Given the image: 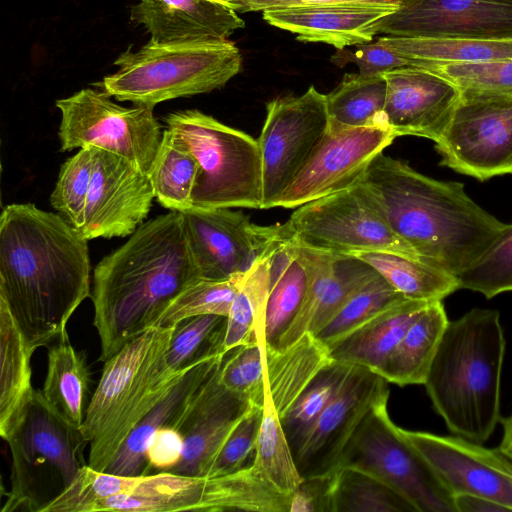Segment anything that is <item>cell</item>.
<instances>
[{
	"label": "cell",
	"mask_w": 512,
	"mask_h": 512,
	"mask_svg": "<svg viewBox=\"0 0 512 512\" xmlns=\"http://www.w3.org/2000/svg\"><path fill=\"white\" fill-rule=\"evenodd\" d=\"M454 505L456 512H499L509 511L506 507L494 502L488 498L472 495L457 494L454 495Z\"/></svg>",
	"instance_id": "db71d44e"
},
{
	"label": "cell",
	"mask_w": 512,
	"mask_h": 512,
	"mask_svg": "<svg viewBox=\"0 0 512 512\" xmlns=\"http://www.w3.org/2000/svg\"><path fill=\"white\" fill-rule=\"evenodd\" d=\"M403 297L376 273L345 303L334 318L315 336L330 349L380 311Z\"/></svg>",
	"instance_id": "b9f144b4"
},
{
	"label": "cell",
	"mask_w": 512,
	"mask_h": 512,
	"mask_svg": "<svg viewBox=\"0 0 512 512\" xmlns=\"http://www.w3.org/2000/svg\"><path fill=\"white\" fill-rule=\"evenodd\" d=\"M273 244L243 277L227 316L222 346L224 354L238 346L263 340L265 310L270 288V250Z\"/></svg>",
	"instance_id": "e575fe53"
},
{
	"label": "cell",
	"mask_w": 512,
	"mask_h": 512,
	"mask_svg": "<svg viewBox=\"0 0 512 512\" xmlns=\"http://www.w3.org/2000/svg\"><path fill=\"white\" fill-rule=\"evenodd\" d=\"M283 238L331 253L392 252L421 260L391 228L368 185H355L299 206L279 224ZM422 261V260H421Z\"/></svg>",
	"instance_id": "30bf717a"
},
{
	"label": "cell",
	"mask_w": 512,
	"mask_h": 512,
	"mask_svg": "<svg viewBox=\"0 0 512 512\" xmlns=\"http://www.w3.org/2000/svg\"><path fill=\"white\" fill-rule=\"evenodd\" d=\"M396 138L390 128L383 126L329 127L284 191L278 207L296 208L355 185Z\"/></svg>",
	"instance_id": "2e32d148"
},
{
	"label": "cell",
	"mask_w": 512,
	"mask_h": 512,
	"mask_svg": "<svg viewBox=\"0 0 512 512\" xmlns=\"http://www.w3.org/2000/svg\"><path fill=\"white\" fill-rule=\"evenodd\" d=\"M88 147L92 175L79 231L87 240L129 236L146 219L155 198L150 177L125 157Z\"/></svg>",
	"instance_id": "e0dca14e"
},
{
	"label": "cell",
	"mask_w": 512,
	"mask_h": 512,
	"mask_svg": "<svg viewBox=\"0 0 512 512\" xmlns=\"http://www.w3.org/2000/svg\"><path fill=\"white\" fill-rule=\"evenodd\" d=\"M460 288L472 290L487 299L512 291V223L466 271L458 276Z\"/></svg>",
	"instance_id": "ee69618b"
},
{
	"label": "cell",
	"mask_w": 512,
	"mask_h": 512,
	"mask_svg": "<svg viewBox=\"0 0 512 512\" xmlns=\"http://www.w3.org/2000/svg\"><path fill=\"white\" fill-rule=\"evenodd\" d=\"M461 91H475L512 97V59L476 63L427 64Z\"/></svg>",
	"instance_id": "7dc6e473"
},
{
	"label": "cell",
	"mask_w": 512,
	"mask_h": 512,
	"mask_svg": "<svg viewBox=\"0 0 512 512\" xmlns=\"http://www.w3.org/2000/svg\"><path fill=\"white\" fill-rule=\"evenodd\" d=\"M435 150L441 166L479 181L512 174V97L462 91Z\"/></svg>",
	"instance_id": "4fadbf2b"
},
{
	"label": "cell",
	"mask_w": 512,
	"mask_h": 512,
	"mask_svg": "<svg viewBox=\"0 0 512 512\" xmlns=\"http://www.w3.org/2000/svg\"><path fill=\"white\" fill-rule=\"evenodd\" d=\"M502 437L498 446L499 450L512 461V411L501 420Z\"/></svg>",
	"instance_id": "11a10c76"
},
{
	"label": "cell",
	"mask_w": 512,
	"mask_h": 512,
	"mask_svg": "<svg viewBox=\"0 0 512 512\" xmlns=\"http://www.w3.org/2000/svg\"><path fill=\"white\" fill-rule=\"evenodd\" d=\"M334 471L303 478L291 494L290 512H333Z\"/></svg>",
	"instance_id": "f907efd6"
},
{
	"label": "cell",
	"mask_w": 512,
	"mask_h": 512,
	"mask_svg": "<svg viewBox=\"0 0 512 512\" xmlns=\"http://www.w3.org/2000/svg\"><path fill=\"white\" fill-rule=\"evenodd\" d=\"M264 342L241 345L224 355L219 369L221 383L250 402L264 405Z\"/></svg>",
	"instance_id": "bcb514c9"
},
{
	"label": "cell",
	"mask_w": 512,
	"mask_h": 512,
	"mask_svg": "<svg viewBox=\"0 0 512 512\" xmlns=\"http://www.w3.org/2000/svg\"><path fill=\"white\" fill-rule=\"evenodd\" d=\"M223 358L224 354H217L183 371L164 397L127 437L105 472L122 476L150 474L147 449L153 435L163 427H176L198 389L222 363Z\"/></svg>",
	"instance_id": "484cf974"
},
{
	"label": "cell",
	"mask_w": 512,
	"mask_h": 512,
	"mask_svg": "<svg viewBox=\"0 0 512 512\" xmlns=\"http://www.w3.org/2000/svg\"><path fill=\"white\" fill-rule=\"evenodd\" d=\"M165 122L166 129L198 162L192 207L261 209L257 139L196 109L171 113Z\"/></svg>",
	"instance_id": "9c48e42d"
},
{
	"label": "cell",
	"mask_w": 512,
	"mask_h": 512,
	"mask_svg": "<svg viewBox=\"0 0 512 512\" xmlns=\"http://www.w3.org/2000/svg\"><path fill=\"white\" fill-rule=\"evenodd\" d=\"M430 302L402 298L391 304L332 346L331 358L381 375L393 350Z\"/></svg>",
	"instance_id": "83f0119b"
},
{
	"label": "cell",
	"mask_w": 512,
	"mask_h": 512,
	"mask_svg": "<svg viewBox=\"0 0 512 512\" xmlns=\"http://www.w3.org/2000/svg\"><path fill=\"white\" fill-rule=\"evenodd\" d=\"M104 90L83 88L56 101L61 151L94 146L125 157L149 175L161 141L153 107H123Z\"/></svg>",
	"instance_id": "7c38bea8"
},
{
	"label": "cell",
	"mask_w": 512,
	"mask_h": 512,
	"mask_svg": "<svg viewBox=\"0 0 512 512\" xmlns=\"http://www.w3.org/2000/svg\"><path fill=\"white\" fill-rule=\"evenodd\" d=\"M374 33L444 39H512V0H398Z\"/></svg>",
	"instance_id": "ac0fdd59"
},
{
	"label": "cell",
	"mask_w": 512,
	"mask_h": 512,
	"mask_svg": "<svg viewBox=\"0 0 512 512\" xmlns=\"http://www.w3.org/2000/svg\"><path fill=\"white\" fill-rule=\"evenodd\" d=\"M87 239L60 214L11 204L0 217V301L30 353L65 334L91 296Z\"/></svg>",
	"instance_id": "6da1fadb"
},
{
	"label": "cell",
	"mask_w": 512,
	"mask_h": 512,
	"mask_svg": "<svg viewBox=\"0 0 512 512\" xmlns=\"http://www.w3.org/2000/svg\"><path fill=\"white\" fill-rule=\"evenodd\" d=\"M362 180L378 199L393 231L420 259L457 277L506 226L472 200L463 183L428 177L383 153Z\"/></svg>",
	"instance_id": "3957f363"
},
{
	"label": "cell",
	"mask_w": 512,
	"mask_h": 512,
	"mask_svg": "<svg viewBox=\"0 0 512 512\" xmlns=\"http://www.w3.org/2000/svg\"><path fill=\"white\" fill-rule=\"evenodd\" d=\"M219 1H222L224 3L229 4L230 6H232L236 10L240 0H219Z\"/></svg>",
	"instance_id": "9f6ffc18"
},
{
	"label": "cell",
	"mask_w": 512,
	"mask_h": 512,
	"mask_svg": "<svg viewBox=\"0 0 512 512\" xmlns=\"http://www.w3.org/2000/svg\"><path fill=\"white\" fill-rule=\"evenodd\" d=\"M333 471V512H416L393 487L365 470L337 466Z\"/></svg>",
	"instance_id": "74e56055"
},
{
	"label": "cell",
	"mask_w": 512,
	"mask_h": 512,
	"mask_svg": "<svg viewBox=\"0 0 512 512\" xmlns=\"http://www.w3.org/2000/svg\"><path fill=\"white\" fill-rule=\"evenodd\" d=\"M47 359L43 398L57 415L80 429L91 399L86 355L77 351L65 334L49 348Z\"/></svg>",
	"instance_id": "f546056e"
},
{
	"label": "cell",
	"mask_w": 512,
	"mask_h": 512,
	"mask_svg": "<svg viewBox=\"0 0 512 512\" xmlns=\"http://www.w3.org/2000/svg\"><path fill=\"white\" fill-rule=\"evenodd\" d=\"M398 3L315 4L266 9L263 19L296 35L298 41L325 43L337 50L370 43L374 27Z\"/></svg>",
	"instance_id": "cb8c5ba5"
},
{
	"label": "cell",
	"mask_w": 512,
	"mask_h": 512,
	"mask_svg": "<svg viewBox=\"0 0 512 512\" xmlns=\"http://www.w3.org/2000/svg\"><path fill=\"white\" fill-rule=\"evenodd\" d=\"M448 323L442 300L430 302L389 356L381 376L399 386L424 385Z\"/></svg>",
	"instance_id": "4dcf8cb0"
},
{
	"label": "cell",
	"mask_w": 512,
	"mask_h": 512,
	"mask_svg": "<svg viewBox=\"0 0 512 512\" xmlns=\"http://www.w3.org/2000/svg\"><path fill=\"white\" fill-rule=\"evenodd\" d=\"M244 275H235L225 280L197 281L171 302L155 327L174 326L183 319L198 315L227 317Z\"/></svg>",
	"instance_id": "7bdbcfd3"
},
{
	"label": "cell",
	"mask_w": 512,
	"mask_h": 512,
	"mask_svg": "<svg viewBox=\"0 0 512 512\" xmlns=\"http://www.w3.org/2000/svg\"><path fill=\"white\" fill-rule=\"evenodd\" d=\"M355 46V51L346 48L337 50L331 57V62L339 67L354 63L359 68V74L363 76H375L397 68L413 66L410 59L393 51L379 40Z\"/></svg>",
	"instance_id": "681fc988"
},
{
	"label": "cell",
	"mask_w": 512,
	"mask_h": 512,
	"mask_svg": "<svg viewBox=\"0 0 512 512\" xmlns=\"http://www.w3.org/2000/svg\"><path fill=\"white\" fill-rule=\"evenodd\" d=\"M372 267L403 297L443 300L460 288L457 276L424 261L392 252H361L353 255Z\"/></svg>",
	"instance_id": "d6a6232c"
},
{
	"label": "cell",
	"mask_w": 512,
	"mask_h": 512,
	"mask_svg": "<svg viewBox=\"0 0 512 512\" xmlns=\"http://www.w3.org/2000/svg\"><path fill=\"white\" fill-rule=\"evenodd\" d=\"M252 464L285 494L291 495L303 480L281 419L267 396Z\"/></svg>",
	"instance_id": "f35d334b"
},
{
	"label": "cell",
	"mask_w": 512,
	"mask_h": 512,
	"mask_svg": "<svg viewBox=\"0 0 512 512\" xmlns=\"http://www.w3.org/2000/svg\"><path fill=\"white\" fill-rule=\"evenodd\" d=\"M329 128L326 95L310 86L300 96L278 97L266 104L257 139L262 166L261 209L278 203Z\"/></svg>",
	"instance_id": "5bb4252c"
},
{
	"label": "cell",
	"mask_w": 512,
	"mask_h": 512,
	"mask_svg": "<svg viewBox=\"0 0 512 512\" xmlns=\"http://www.w3.org/2000/svg\"><path fill=\"white\" fill-rule=\"evenodd\" d=\"M386 90L383 74H345L337 87L326 95L329 127H387L383 117Z\"/></svg>",
	"instance_id": "d590c367"
},
{
	"label": "cell",
	"mask_w": 512,
	"mask_h": 512,
	"mask_svg": "<svg viewBox=\"0 0 512 512\" xmlns=\"http://www.w3.org/2000/svg\"><path fill=\"white\" fill-rule=\"evenodd\" d=\"M305 247L310 261L306 295L298 314L275 349L291 345L306 333L316 335L348 299L377 273L354 256Z\"/></svg>",
	"instance_id": "603a6c76"
},
{
	"label": "cell",
	"mask_w": 512,
	"mask_h": 512,
	"mask_svg": "<svg viewBox=\"0 0 512 512\" xmlns=\"http://www.w3.org/2000/svg\"><path fill=\"white\" fill-rule=\"evenodd\" d=\"M398 0H240L237 12H256L266 9L315 5V4H352V3H398Z\"/></svg>",
	"instance_id": "f5cc1de1"
},
{
	"label": "cell",
	"mask_w": 512,
	"mask_h": 512,
	"mask_svg": "<svg viewBox=\"0 0 512 512\" xmlns=\"http://www.w3.org/2000/svg\"><path fill=\"white\" fill-rule=\"evenodd\" d=\"M337 466L356 467L379 477L416 512H456L452 492L390 419L387 402L378 404L367 414L344 448Z\"/></svg>",
	"instance_id": "8fae6325"
},
{
	"label": "cell",
	"mask_w": 512,
	"mask_h": 512,
	"mask_svg": "<svg viewBox=\"0 0 512 512\" xmlns=\"http://www.w3.org/2000/svg\"><path fill=\"white\" fill-rule=\"evenodd\" d=\"M4 440L12 464L2 512H44L87 465L81 430L57 415L33 390Z\"/></svg>",
	"instance_id": "ba28073f"
},
{
	"label": "cell",
	"mask_w": 512,
	"mask_h": 512,
	"mask_svg": "<svg viewBox=\"0 0 512 512\" xmlns=\"http://www.w3.org/2000/svg\"><path fill=\"white\" fill-rule=\"evenodd\" d=\"M130 19L153 43L224 40L245 27L237 11L219 0H138Z\"/></svg>",
	"instance_id": "d4e9b609"
},
{
	"label": "cell",
	"mask_w": 512,
	"mask_h": 512,
	"mask_svg": "<svg viewBox=\"0 0 512 512\" xmlns=\"http://www.w3.org/2000/svg\"><path fill=\"white\" fill-rule=\"evenodd\" d=\"M183 439L174 426H167L157 431L148 446L147 460L150 473L169 471L181 460Z\"/></svg>",
	"instance_id": "816d5d0a"
},
{
	"label": "cell",
	"mask_w": 512,
	"mask_h": 512,
	"mask_svg": "<svg viewBox=\"0 0 512 512\" xmlns=\"http://www.w3.org/2000/svg\"><path fill=\"white\" fill-rule=\"evenodd\" d=\"M199 280L181 212L142 223L94 269L90 297L99 361L155 327L171 302Z\"/></svg>",
	"instance_id": "7a4b0ae2"
},
{
	"label": "cell",
	"mask_w": 512,
	"mask_h": 512,
	"mask_svg": "<svg viewBox=\"0 0 512 512\" xmlns=\"http://www.w3.org/2000/svg\"><path fill=\"white\" fill-rule=\"evenodd\" d=\"M188 244L204 280L246 273L280 237L278 224L259 226L231 208L180 211Z\"/></svg>",
	"instance_id": "9a60e30c"
},
{
	"label": "cell",
	"mask_w": 512,
	"mask_h": 512,
	"mask_svg": "<svg viewBox=\"0 0 512 512\" xmlns=\"http://www.w3.org/2000/svg\"><path fill=\"white\" fill-rule=\"evenodd\" d=\"M378 40L410 59L414 67L512 59V39H444L386 35Z\"/></svg>",
	"instance_id": "836d02e7"
},
{
	"label": "cell",
	"mask_w": 512,
	"mask_h": 512,
	"mask_svg": "<svg viewBox=\"0 0 512 512\" xmlns=\"http://www.w3.org/2000/svg\"><path fill=\"white\" fill-rule=\"evenodd\" d=\"M173 329L152 327L104 362L80 428L90 446V468L106 471L127 437L181 374L172 373L166 360Z\"/></svg>",
	"instance_id": "8992f818"
},
{
	"label": "cell",
	"mask_w": 512,
	"mask_h": 512,
	"mask_svg": "<svg viewBox=\"0 0 512 512\" xmlns=\"http://www.w3.org/2000/svg\"><path fill=\"white\" fill-rule=\"evenodd\" d=\"M351 366L332 359L310 382L281 419L294 456L319 416L335 396Z\"/></svg>",
	"instance_id": "ab89813d"
},
{
	"label": "cell",
	"mask_w": 512,
	"mask_h": 512,
	"mask_svg": "<svg viewBox=\"0 0 512 512\" xmlns=\"http://www.w3.org/2000/svg\"><path fill=\"white\" fill-rule=\"evenodd\" d=\"M505 347L497 310L449 320L424 386L453 435L483 444L501 423Z\"/></svg>",
	"instance_id": "5b68a950"
},
{
	"label": "cell",
	"mask_w": 512,
	"mask_h": 512,
	"mask_svg": "<svg viewBox=\"0 0 512 512\" xmlns=\"http://www.w3.org/2000/svg\"><path fill=\"white\" fill-rule=\"evenodd\" d=\"M309 279L307 248L280 234L270 250V288L262 340L265 345L276 348L303 304Z\"/></svg>",
	"instance_id": "4316f807"
},
{
	"label": "cell",
	"mask_w": 512,
	"mask_h": 512,
	"mask_svg": "<svg viewBox=\"0 0 512 512\" xmlns=\"http://www.w3.org/2000/svg\"><path fill=\"white\" fill-rule=\"evenodd\" d=\"M388 383L375 372L351 366L294 456L303 478L337 467L344 448L367 414L378 404L388 402Z\"/></svg>",
	"instance_id": "d6986e66"
},
{
	"label": "cell",
	"mask_w": 512,
	"mask_h": 512,
	"mask_svg": "<svg viewBox=\"0 0 512 512\" xmlns=\"http://www.w3.org/2000/svg\"><path fill=\"white\" fill-rule=\"evenodd\" d=\"M384 123L397 137L418 136L437 142L448 126L462 91L441 75L407 66L383 73Z\"/></svg>",
	"instance_id": "44dd1931"
},
{
	"label": "cell",
	"mask_w": 512,
	"mask_h": 512,
	"mask_svg": "<svg viewBox=\"0 0 512 512\" xmlns=\"http://www.w3.org/2000/svg\"><path fill=\"white\" fill-rule=\"evenodd\" d=\"M198 168L195 157L165 129L149 173L157 201L172 211L180 212L192 207Z\"/></svg>",
	"instance_id": "8d00e7d4"
},
{
	"label": "cell",
	"mask_w": 512,
	"mask_h": 512,
	"mask_svg": "<svg viewBox=\"0 0 512 512\" xmlns=\"http://www.w3.org/2000/svg\"><path fill=\"white\" fill-rule=\"evenodd\" d=\"M331 360L329 349L311 333L304 334L283 349L265 345V396L272 402L280 419Z\"/></svg>",
	"instance_id": "f1b7e54d"
},
{
	"label": "cell",
	"mask_w": 512,
	"mask_h": 512,
	"mask_svg": "<svg viewBox=\"0 0 512 512\" xmlns=\"http://www.w3.org/2000/svg\"><path fill=\"white\" fill-rule=\"evenodd\" d=\"M401 430L453 496L485 497L512 511V461L499 448L489 449L456 435Z\"/></svg>",
	"instance_id": "ffe728a7"
},
{
	"label": "cell",
	"mask_w": 512,
	"mask_h": 512,
	"mask_svg": "<svg viewBox=\"0 0 512 512\" xmlns=\"http://www.w3.org/2000/svg\"><path fill=\"white\" fill-rule=\"evenodd\" d=\"M264 405L250 403L218 452L207 477L231 474L250 466L263 418Z\"/></svg>",
	"instance_id": "c3c4849f"
},
{
	"label": "cell",
	"mask_w": 512,
	"mask_h": 512,
	"mask_svg": "<svg viewBox=\"0 0 512 512\" xmlns=\"http://www.w3.org/2000/svg\"><path fill=\"white\" fill-rule=\"evenodd\" d=\"M92 175L90 147L80 148L61 166L58 180L50 196L52 207L78 230L84 221V212Z\"/></svg>",
	"instance_id": "f6af8a7d"
},
{
	"label": "cell",
	"mask_w": 512,
	"mask_h": 512,
	"mask_svg": "<svg viewBox=\"0 0 512 512\" xmlns=\"http://www.w3.org/2000/svg\"><path fill=\"white\" fill-rule=\"evenodd\" d=\"M291 495L256 466L201 477L155 472L122 476L84 466L45 512H290Z\"/></svg>",
	"instance_id": "277c9868"
},
{
	"label": "cell",
	"mask_w": 512,
	"mask_h": 512,
	"mask_svg": "<svg viewBox=\"0 0 512 512\" xmlns=\"http://www.w3.org/2000/svg\"><path fill=\"white\" fill-rule=\"evenodd\" d=\"M226 322L225 316L207 314L176 323L166 356L170 371L179 374L208 357L224 354Z\"/></svg>",
	"instance_id": "60d3db41"
},
{
	"label": "cell",
	"mask_w": 512,
	"mask_h": 512,
	"mask_svg": "<svg viewBox=\"0 0 512 512\" xmlns=\"http://www.w3.org/2000/svg\"><path fill=\"white\" fill-rule=\"evenodd\" d=\"M220 366L201 385L177 422L183 451L180 462L167 472L207 477L225 440L249 408L247 398L221 383Z\"/></svg>",
	"instance_id": "7402d4cb"
},
{
	"label": "cell",
	"mask_w": 512,
	"mask_h": 512,
	"mask_svg": "<svg viewBox=\"0 0 512 512\" xmlns=\"http://www.w3.org/2000/svg\"><path fill=\"white\" fill-rule=\"evenodd\" d=\"M114 65L118 70L104 77L101 88L116 100L154 108L225 86L240 72L242 55L228 39L149 41L136 52L124 51Z\"/></svg>",
	"instance_id": "52a82bcc"
},
{
	"label": "cell",
	"mask_w": 512,
	"mask_h": 512,
	"mask_svg": "<svg viewBox=\"0 0 512 512\" xmlns=\"http://www.w3.org/2000/svg\"><path fill=\"white\" fill-rule=\"evenodd\" d=\"M0 434L4 439L34 390L23 335L6 304L0 301Z\"/></svg>",
	"instance_id": "1f68e13d"
}]
</instances>
